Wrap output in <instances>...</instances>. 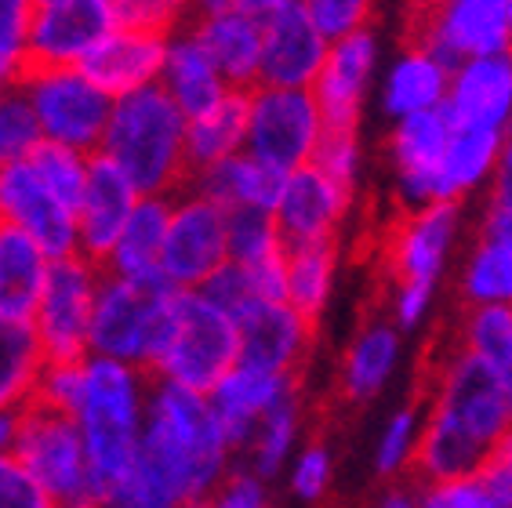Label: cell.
I'll return each instance as SVG.
<instances>
[{
	"instance_id": "b9f144b4",
	"label": "cell",
	"mask_w": 512,
	"mask_h": 508,
	"mask_svg": "<svg viewBox=\"0 0 512 508\" xmlns=\"http://www.w3.org/2000/svg\"><path fill=\"white\" fill-rule=\"evenodd\" d=\"M306 8H309V19H313L316 33H320L327 44H338V40L367 30L371 19H375L371 4H364V0H313Z\"/></svg>"
},
{
	"instance_id": "44dd1931",
	"label": "cell",
	"mask_w": 512,
	"mask_h": 508,
	"mask_svg": "<svg viewBox=\"0 0 512 508\" xmlns=\"http://www.w3.org/2000/svg\"><path fill=\"white\" fill-rule=\"evenodd\" d=\"M287 381L295 378H276V374L255 371L244 363H237L222 378V385L207 400H211V411H215L218 429H222V440H226L229 450H240L251 440H258L262 418L276 403V396L287 389Z\"/></svg>"
},
{
	"instance_id": "c3c4849f",
	"label": "cell",
	"mask_w": 512,
	"mask_h": 508,
	"mask_svg": "<svg viewBox=\"0 0 512 508\" xmlns=\"http://www.w3.org/2000/svg\"><path fill=\"white\" fill-rule=\"evenodd\" d=\"M327 479H331V458H327L324 443H313L295 465V494L316 501L327 490Z\"/></svg>"
},
{
	"instance_id": "e575fe53",
	"label": "cell",
	"mask_w": 512,
	"mask_h": 508,
	"mask_svg": "<svg viewBox=\"0 0 512 508\" xmlns=\"http://www.w3.org/2000/svg\"><path fill=\"white\" fill-rule=\"evenodd\" d=\"M298 389H302V378L287 381V389L276 396V403L262 418V429H258L255 440V472L258 476H276V469L284 465L287 447L295 440V425H298Z\"/></svg>"
},
{
	"instance_id": "836d02e7",
	"label": "cell",
	"mask_w": 512,
	"mask_h": 508,
	"mask_svg": "<svg viewBox=\"0 0 512 508\" xmlns=\"http://www.w3.org/2000/svg\"><path fill=\"white\" fill-rule=\"evenodd\" d=\"M26 160H30V167L37 171L40 182L48 186V193L77 215L80 200H84V189H88V167H91L88 153L69 149V146H62V142H51V138H40L37 149H33Z\"/></svg>"
},
{
	"instance_id": "d6a6232c",
	"label": "cell",
	"mask_w": 512,
	"mask_h": 508,
	"mask_svg": "<svg viewBox=\"0 0 512 508\" xmlns=\"http://www.w3.org/2000/svg\"><path fill=\"white\" fill-rule=\"evenodd\" d=\"M454 331L473 356H480L509 392L512 403V309L505 305H483V309H462L454 320Z\"/></svg>"
},
{
	"instance_id": "2e32d148",
	"label": "cell",
	"mask_w": 512,
	"mask_h": 508,
	"mask_svg": "<svg viewBox=\"0 0 512 508\" xmlns=\"http://www.w3.org/2000/svg\"><path fill=\"white\" fill-rule=\"evenodd\" d=\"M451 120L444 106L404 117L389 138V157L400 175V200L414 207L440 204V164L451 142Z\"/></svg>"
},
{
	"instance_id": "f35d334b",
	"label": "cell",
	"mask_w": 512,
	"mask_h": 508,
	"mask_svg": "<svg viewBox=\"0 0 512 508\" xmlns=\"http://www.w3.org/2000/svg\"><path fill=\"white\" fill-rule=\"evenodd\" d=\"M356 160H360V149H356V127H324L309 164L320 167L345 196H353Z\"/></svg>"
},
{
	"instance_id": "8992f818",
	"label": "cell",
	"mask_w": 512,
	"mask_h": 508,
	"mask_svg": "<svg viewBox=\"0 0 512 508\" xmlns=\"http://www.w3.org/2000/svg\"><path fill=\"white\" fill-rule=\"evenodd\" d=\"M102 276H106V269L80 258V254L51 262L37 316H33L48 363H77L88 356L91 316H95Z\"/></svg>"
},
{
	"instance_id": "7a4b0ae2",
	"label": "cell",
	"mask_w": 512,
	"mask_h": 508,
	"mask_svg": "<svg viewBox=\"0 0 512 508\" xmlns=\"http://www.w3.org/2000/svg\"><path fill=\"white\" fill-rule=\"evenodd\" d=\"M99 157H106L128 178L138 196H178L193 193L186 171V117L160 84L135 91L113 102Z\"/></svg>"
},
{
	"instance_id": "7c38bea8",
	"label": "cell",
	"mask_w": 512,
	"mask_h": 508,
	"mask_svg": "<svg viewBox=\"0 0 512 508\" xmlns=\"http://www.w3.org/2000/svg\"><path fill=\"white\" fill-rule=\"evenodd\" d=\"M186 33L207 51L229 88L255 91L262 66V4H204L186 11Z\"/></svg>"
},
{
	"instance_id": "7402d4cb",
	"label": "cell",
	"mask_w": 512,
	"mask_h": 508,
	"mask_svg": "<svg viewBox=\"0 0 512 508\" xmlns=\"http://www.w3.org/2000/svg\"><path fill=\"white\" fill-rule=\"evenodd\" d=\"M367 309H371V313L364 316L360 331L353 334V342L345 349L342 367H338L335 389L345 407L371 400L385 385V378L393 374L396 356H400L396 323L385 320V309H375V305H367Z\"/></svg>"
},
{
	"instance_id": "30bf717a",
	"label": "cell",
	"mask_w": 512,
	"mask_h": 508,
	"mask_svg": "<svg viewBox=\"0 0 512 508\" xmlns=\"http://www.w3.org/2000/svg\"><path fill=\"white\" fill-rule=\"evenodd\" d=\"M229 211L200 193L178 196L171 204L168 236L160 254V276L178 291L204 287L218 265L229 262Z\"/></svg>"
},
{
	"instance_id": "d4e9b609",
	"label": "cell",
	"mask_w": 512,
	"mask_h": 508,
	"mask_svg": "<svg viewBox=\"0 0 512 508\" xmlns=\"http://www.w3.org/2000/svg\"><path fill=\"white\" fill-rule=\"evenodd\" d=\"M48 254L15 225L0 222V316L33 320L48 280Z\"/></svg>"
},
{
	"instance_id": "9c48e42d",
	"label": "cell",
	"mask_w": 512,
	"mask_h": 508,
	"mask_svg": "<svg viewBox=\"0 0 512 508\" xmlns=\"http://www.w3.org/2000/svg\"><path fill=\"white\" fill-rule=\"evenodd\" d=\"M22 95L30 98L33 113H37L40 135L69 149H80L88 157L99 153L109 113H113V98L102 95L80 73V66L44 73L30 88H22Z\"/></svg>"
},
{
	"instance_id": "ba28073f",
	"label": "cell",
	"mask_w": 512,
	"mask_h": 508,
	"mask_svg": "<svg viewBox=\"0 0 512 508\" xmlns=\"http://www.w3.org/2000/svg\"><path fill=\"white\" fill-rule=\"evenodd\" d=\"M171 291L175 287L164 276H153V280H120V276L106 273L99 284V298H95L88 352H95V360L128 363V367L138 371L142 356H146L149 323L157 316V305Z\"/></svg>"
},
{
	"instance_id": "816d5d0a",
	"label": "cell",
	"mask_w": 512,
	"mask_h": 508,
	"mask_svg": "<svg viewBox=\"0 0 512 508\" xmlns=\"http://www.w3.org/2000/svg\"><path fill=\"white\" fill-rule=\"evenodd\" d=\"M15 429H19V411H0V454H11Z\"/></svg>"
},
{
	"instance_id": "3957f363",
	"label": "cell",
	"mask_w": 512,
	"mask_h": 508,
	"mask_svg": "<svg viewBox=\"0 0 512 508\" xmlns=\"http://www.w3.org/2000/svg\"><path fill=\"white\" fill-rule=\"evenodd\" d=\"M142 374L128 363L88 360V389L77 425L91 472V501L109 505L142 440Z\"/></svg>"
},
{
	"instance_id": "ee69618b",
	"label": "cell",
	"mask_w": 512,
	"mask_h": 508,
	"mask_svg": "<svg viewBox=\"0 0 512 508\" xmlns=\"http://www.w3.org/2000/svg\"><path fill=\"white\" fill-rule=\"evenodd\" d=\"M0 508H59L15 454H0Z\"/></svg>"
},
{
	"instance_id": "277c9868",
	"label": "cell",
	"mask_w": 512,
	"mask_h": 508,
	"mask_svg": "<svg viewBox=\"0 0 512 508\" xmlns=\"http://www.w3.org/2000/svg\"><path fill=\"white\" fill-rule=\"evenodd\" d=\"M11 454L30 469V476L48 490L59 508L91 501L88 454H84L77 418L30 400L26 407H19V429H15Z\"/></svg>"
},
{
	"instance_id": "bcb514c9",
	"label": "cell",
	"mask_w": 512,
	"mask_h": 508,
	"mask_svg": "<svg viewBox=\"0 0 512 508\" xmlns=\"http://www.w3.org/2000/svg\"><path fill=\"white\" fill-rule=\"evenodd\" d=\"M422 508H505L476 476L451 479L422 490Z\"/></svg>"
},
{
	"instance_id": "6da1fadb",
	"label": "cell",
	"mask_w": 512,
	"mask_h": 508,
	"mask_svg": "<svg viewBox=\"0 0 512 508\" xmlns=\"http://www.w3.org/2000/svg\"><path fill=\"white\" fill-rule=\"evenodd\" d=\"M240 363V331L200 291H171L149 323L146 356L138 374L171 381L178 389L211 396Z\"/></svg>"
},
{
	"instance_id": "8d00e7d4",
	"label": "cell",
	"mask_w": 512,
	"mask_h": 508,
	"mask_svg": "<svg viewBox=\"0 0 512 508\" xmlns=\"http://www.w3.org/2000/svg\"><path fill=\"white\" fill-rule=\"evenodd\" d=\"M37 142H40V124L30 98L15 88L4 91L0 95V167L26 160L37 149Z\"/></svg>"
},
{
	"instance_id": "ab89813d",
	"label": "cell",
	"mask_w": 512,
	"mask_h": 508,
	"mask_svg": "<svg viewBox=\"0 0 512 508\" xmlns=\"http://www.w3.org/2000/svg\"><path fill=\"white\" fill-rule=\"evenodd\" d=\"M84 389H88V360L77 363H44V374H40V385L33 392V400L51 407V411H62L69 418L80 414V403H84Z\"/></svg>"
},
{
	"instance_id": "681fc988",
	"label": "cell",
	"mask_w": 512,
	"mask_h": 508,
	"mask_svg": "<svg viewBox=\"0 0 512 508\" xmlns=\"http://www.w3.org/2000/svg\"><path fill=\"white\" fill-rule=\"evenodd\" d=\"M211 508H266V490L258 483V476H226L222 487L211 494Z\"/></svg>"
},
{
	"instance_id": "db71d44e",
	"label": "cell",
	"mask_w": 512,
	"mask_h": 508,
	"mask_svg": "<svg viewBox=\"0 0 512 508\" xmlns=\"http://www.w3.org/2000/svg\"><path fill=\"white\" fill-rule=\"evenodd\" d=\"M505 11H509V37H512V0L505 4Z\"/></svg>"
},
{
	"instance_id": "11a10c76",
	"label": "cell",
	"mask_w": 512,
	"mask_h": 508,
	"mask_svg": "<svg viewBox=\"0 0 512 508\" xmlns=\"http://www.w3.org/2000/svg\"><path fill=\"white\" fill-rule=\"evenodd\" d=\"M0 95H4V91H0Z\"/></svg>"
},
{
	"instance_id": "4dcf8cb0",
	"label": "cell",
	"mask_w": 512,
	"mask_h": 508,
	"mask_svg": "<svg viewBox=\"0 0 512 508\" xmlns=\"http://www.w3.org/2000/svg\"><path fill=\"white\" fill-rule=\"evenodd\" d=\"M447 88H451V69H444L429 55L404 51V59L396 62L385 80V109L400 120L429 113L447 102Z\"/></svg>"
},
{
	"instance_id": "4fadbf2b",
	"label": "cell",
	"mask_w": 512,
	"mask_h": 508,
	"mask_svg": "<svg viewBox=\"0 0 512 508\" xmlns=\"http://www.w3.org/2000/svg\"><path fill=\"white\" fill-rule=\"evenodd\" d=\"M0 222L22 229L48 262L77 254V215L48 193L30 160L0 167Z\"/></svg>"
},
{
	"instance_id": "f1b7e54d",
	"label": "cell",
	"mask_w": 512,
	"mask_h": 508,
	"mask_svg": "<svg viewBox=\"0 0 512 508\" xmlns=\"http://www.w3.org/2000/svg\"><path fill=\"white\" fill-rule=\"evenodd\" d=\"M44 363L33 320L0 316V411H19L33 400Z\"/></svg>"
},
{
	"instance_id": "74e56055",
	"label": "cell",
	"mask_w": 512,
	"mask_h": 508,
	"mask_svg": "<svg viewBox=\"0 0 512 508\" xmlns=\"http://www.w3.org/2000/svg\"><path fill=\"white\" fill-rule=\"evenodd\" d=\"M33 4L0 0V91H11L19 80V66L30 48Z\"/></svg>"
},
{
	"instance_id": "52a82bcc",
	"label": "cell",
	"mask_w": 512,
	"mask_h": 508,
	"mask_svg": "<svg viewBox=\"0 0 512 508\" xmlns=\"http://www.w3.org/2000/svg\"><path fill=\"white\" fill-rule=\"evenodd\" d=\"M320 109L313 91L298 88H255L247 113V153L276 171H298L313 160L320 142Z\"/></svg>"
},
{
	"instance_id": "1f68e13d",
	"label": "cell",
	"mask_w": 512,
	"mask_h": 508,
	"mask_svg": "<svg viewBox=\"0 0 512 508\" xmlns=\"http://www.w3.org/2000/svg\"><path fill=\"white\" fill-rule=\"evenodd\" d=\"M505 131H451L444 164H440V200H458L487 171L498 167Z\"/></svg>"
},
{
	"instance_id": "e0dca14e",
	"label": "cell",
	"mask_w": 512,
	"mask_h": 508,
	"mask_svg": "<svg viewBox=\"0 0 512 508\" xmlns=\"http://www.w3.org/2000/svg\"><path fill=\"white\" fill-rule=\"evenodd\" d=\"M142 196L131 189V182L120 175L117 167L109 164L106 157L91 153L88 167V189H84V200H80L77 211V254L88 258V262L109 265V254L117 247L124 225H128L131 211Z\"/></svg>"
},
{
	"instance_id": "60d3db41",
	"label": "cell",
	"mask_w": 512,
	"mask_h": 508,
	"mask_svg": "<svg viewBox=\"0 0 512 508\" xmlns=\"http://www.w3.org/2000/svg\"><path fill=\"white\" fill-rule=\"evenodd\" d=\"M200 294H204L215 309H222V313H226L233 323H237L240 316H247L258 302H262V298H258V291H255V284H251V276H247V269H244V265H237V262L218 265L215 273L204 280Z\"/></svg>"
},
{
	"instance_id": "d6986e66",
	"label": "cell",
	"mask_w": 512,
	"mask_h": 508,
	"mask_svg": "<svg viewBox=\"0 0 512 508\" xmlns=\"http://www.w3.org/2000/svg\"><path fill=\"white\" fill-rule=\"evenodd\" d=\"M345 211H349V196L320 167H298V171L287 175L284 196H280V204L273 211L280 244L331 240V236H338Z\"/></svg>"
},
{
	"instance_id": "603a6c76",
	"label": "cell",
	"mask_w": 512,
	"mask_h": 508,
	"mask_svg": "<svg viewBox=\"0 0 512 508\" xmlns=\"http://www.w3.org/2000/svg\"><path fill=\"white\" fill-rule=\"evenodd\" d=\"M160 88L168 91L171 102L182 109L186 124L215 113L222 106V98L229 95V84L222 80L215 62L207 59V51L189 33H175L171 37L164 73H160Z\"/></svg>"
},
{
	"instance_id": "9a60e30c",
	"label": "cell",
	"mask_w": 512,
	"mask_h": 508,
	"mask_svg": "<svg viewBox=\"0 0 512 508\" xmlns=\"http://www.w3.org/2000/svg\"><path fill=\"white\" fill-rule=\"evenodd\" d=\"M168 44L171 37H164V33L120 30V26H113V33L91 51L88 59L80 62V73L102 95L117 102V98H128L135 91L149 88V84H160Z\"/></svg>"
},
{
	"instance_id": "7dc6e473",
	"label": "cell",
	"mask_w": 512,
	"mask_h": 508,
	"mask_svg": "<svg viewBox=\"0 0 512 508\" xmlns=\"http://www.w3.org/2000/svg\"><path fill=\"white\" fill-rule=\"evenodd\" d=\"M473 476L480 479L483 487L491 490L505 508H512V432H505L502 440L483 454L480 469H476Z\"/></svg>"
},
{
	"instance_id": "7bdbcfd3",
	"label": "cell",
	"mask_w": 512,
	"mask_h": 508,
	"mask_svg": "<svg viewBox=\"0 0 512 508\" xmlns=\"http://www.w3.org/2000/svg\"><path fill=\"white\" fill-rule=\"evenodd\" d=\"M414 440H418V403H407L404 411H396L389 429L382 436V447H378V472L385 479H393L396 472H407L414 454Z\"/></svg>"
},
{
	"instance_id": "4316f807",
	"label": "cell",
	"mask_w": 512,
	"mask_h": 508,
	"mask_svg": "<svg viewBox=\"0 0 512 508\" xmlns=\"http://www.w3.org/2000/svg\"><path fill=\"white\" fill-rule=\"evenodd\" d=\"M171 222L168 196H142L131 211L117 247L109 254L106 273L120 280H153L160 276V254H164V236Z\"/></svg>"
},
{
	"instance_id": "8fae6325",
	"label": "cell",
	"mask_w": 512,
	"mask_h": 508,
	"mask_svg": "<svg viewBox=\"0 0 512 508\" xmlns=\"http://www.w3.org/2000/svg\"><path fill=\"white\" fill-rule=\"evenodd\" d=\"M327 44L316 33L306 4L295 0H262V66L258 88L309 91L327 62Z\"/></svg>"
},
{
	"instance_id": "5b68a950",
	"label": "cell",
	"mask_w": 512,
	"mask_h": 508,
	"mask_svg": "<svg viewBox=\"0 0 512 508\" xmlns=\"http://www.w3.org/2000/svg\"><path fill=\"white\" fill-rule=\"evenodd\" d=\"M113 4L106 0H44L33 4L30 48L19 66L15 91L55 69H73L113 33Z\"/></svg>"
},
{
	"instance_id": "ac0fdd59",
	"label": "cell",
	"mask_w": 512,
	"mask_h": 508,
	"mask_svg": "<svg viewBox=\"0 0 512 508\" xmlns=\"http://www.w3.org/2000/svg\"><path fill=\"white\" fill-rule=\"evenodd\" d=\"M444 113L454 131H505L512 120V55L462 62L451 73Z\"/></svg>"
},
{
	"instance_id": "83f0119b",
	"label": "cell",
	"mask_w": 512,
	"mask_h": 508,
	"mask_svg": "<svg viewBox=\"0 0 512 508\" xmlns=\"http://www.w3.org/2000/svg\"><path fill=\"white\" fill-rule=\"evenodd\" d=\"M338 236L331 240H309V244H284V276H287V305L295 309L309 327L324 313L327 291L335 280Z\"/></svg>"
},
{
	"instance_id": "d590c367",
	"label": "cell",
	"mask_w": 512,
	"mask_h": 508,
	"mask_svg": "<svg viewBox=\"0 0 512 508\" xmlns=\"http://www.w3.org/2000/svg\"><path fill=\"white\" fill-rule=\"evenodd\" d=\"M226 233H229V262L244 265V269H251V265L266 262V258L284 251L269 211H255V207L229 211Z\"/></svg>"
},
{
	"instance_id": "ffe728a7",
	"label": "cell",
	"mask_w": 512,
	"mask_h": 508,
	"mask_svg": "<svg viewBox=\"0 0 512 508\" xmlns=\"http://www.w3.org/2000/svg\"><path fill=\"white\" fill-rule=\"evenodd\" d=\"M371 66H375V30L371 26L331 44L324 69H320L316 84L309 88L316 98V109H320V124L356 127Z\"/></svg>"
},
{
	"instance_id": "cb8c5ba5",
	"label": "cell",
	"mask_w": 512,
	"mask_h": 508,
	"mask_svg": "<svg viewBox=\"0 0 512 508\" xmlns=\"http://www.w3.org/2000/svg\"><path fill=\"white\" fill-rule=\"evenodd\" d=\"M287 175L276 171V167L262 164L251 153H237V157L222 160L218 167L204 171L197 178V189L193 193L215 200L218 207L226 211H237V207H255V211H269L273 215L280 196H284Z\"/></svg>"
},
{
	"instance_id": "5bb4252c",
	"label": "cell",
	"mask_w": 512,
	"mask_h": 508,
	"mask_svg": "<svg viewBox=\"0 0 512 508\" xmlns=\"http://www.w3.org/2000/svg\"><path fill=\"white\" fill-rule=\"evenodd\" d=\"M240 363L276 378H302L306 374L313 327L287 302H258L237 320Z\"/></svg>"
},
{
	"instance_id": "f907efd6",
	"label": "cell",
	"mask_w": 512,
	"mask_h": 508,
	"mask_svg": "<svg viewBox=\"0 0 512 508\" xmlns=\"http://www.w3.org/2000/svg\"><path fill=\"white\" fill-rule=\"evenodd\" d=\"M371 508H422V487L414 479H400V483H389L375 498Z\"/></svg>"
},
{
	"instance_id": "f546056e",
	"label": "cell",
	"mask_w": 512,
	"mask_h": 508,
	"mask_svg": "<svg viewBox=\"0 0 512 508\" xmlns=\"http://www.w3.org/2000/svg\"><path fill=\"white\" fill-rule=\"evenodd\" d=\"M462 309L505 305L512 309V240L509 236H476L469 247L462 280H458Z\"/></svg>"
},
{
	"instance_id": "f5cc1de1",
	"label": "cell",
	"mask_w": 512,
	"mask_h": 508,
	"mask_svg": "<svg viewBox=\"0 0 512 508\" xmlns=\"http://www.w3.org/2000/svg\"><path fill=\"white\" fill-rule=\"evenodd\" d=\"M73 508H106V505H95V501H84V505H73Z\"/></svg>"
},
{
	"instance_id": "484cf974",
	"label": "cell",
	"mask_w": 512,
	"mask_h": 508,
	"mask_svg": "<svg viewBox=\"0 0 512 508\" xmlns=\"http://www.w3.org/2000/svg\"><path fill=\"white\" fill-rule=\"evenodd\" d=\"M247 113H251V91L229 88L215 113L186 124V171L193 178V189L204 171L240 153L247 142Z\"/></svg>"
},
{
	"instance_id": "f6af8a7d",
	"label": "cell",
	"mask_w": 512,
	"mask_h": 508,
	"mask_svg": "<svg viewBox=\"0 0 512 508\" xmlns=\"http://www.w3.org/2000/svg\"><path fill=\"white\" fill-rule=\"evenodd\" d=\"M480 236H509L512 240V135H505L502 157L494 167L491 200L480 222Z\"/></svg>"
}]
</instances>
